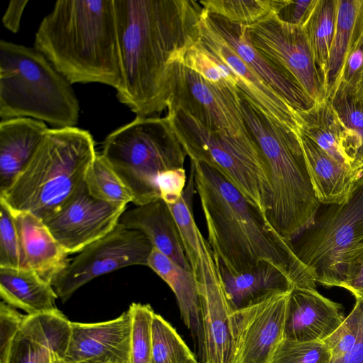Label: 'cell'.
Wrapping results in <instances>:
<instances>
[{"label":"cell","mask_w":363,"mask_h":363,"mask_svg":"<svg viewBox=\"0 0 363 363\" xmlns=\"http://www.w3.org/2000/svg\"><path fill=\"white\" fill-rule=\"evenodd\" d=\"M122 79L116 96L136 116L167 108L177 65L199 38L194 0H114Z\"/></svg>","instance_id":"1"},{"label":"cell","mask_w":363,"mask_h":363,"mask_svg":"<svg viewBox=\"0 0 363 363\" xmlns=\"http://www.w3.org/2000/svg\"><path fill=\"white\" fill-rule=\"evenodd\" d=\"M191 165L208 241L220 268L238 274L267 262L289 272L294 287H316L313 274L298 258L292 242L264 213L216 169L199 162Z\"/></svg>","instance_id":"2"},{"label":"cell","mask_w":363,"mask_h":363,"mask_svg":"<svg viewBox=\"0 0 363 363\" xmlns=\"http://www.w3.org/2000/svg\"><path fill=\"white\" fill-rule=\"evenodd\" d=\"M34 48L70 84L122 79L114 0H59L42 20Z\"/></svg>","instance_id":"3"},{"label":"cell","mask_w":363,"mask_h":363,"mask_svg":"<svg viewBox=\"0 0 363 363\" xmlns=\"http://www.w3.org/2000/svg\"><path fill=\"white\" fill-rule=\"evenodd\" d=\"M238 101L247 130L267 167L272 190L267 218L285 240L293 242L313 224L320 206L299 136L266 116L240 91Z\"/></svg>","instance_id":"4"},{"label":"cell","mask_w":363,"mask_h":363,"mask_svg":"<svg viewBox=\"0 0 363 363\" xmlns=\"http://www.w3.org/2000/svg\"><path fill=\"white\" fill-rule=\"evenodd\" d=\"M97 153L91 135L77 127L49 128L30 161L0 193L13 211L44 220L57 211L84 182Z\"/></svg>","instance_id":"5"},{"label":"cell","mask_w":363,"mask_h":363,"mask_svg":"<svg viewBox=\"0 0 363 363\" xmlns=\"http://www.w3.org/2000/svg\"><path fill=\"white\" fill-rule=\"evenodd\" d=\"M71 84L35 48L0 41V117L75 127L79 104Z\"/></svg>","instance_id":"6"},{"label":"cell","mask_w":363,"mask_h":363,"mask_svg":"<svg viewBox=\"0 0 363 363\" xmlns=\"http://www.w3.org/2000/svg\"><path fill=\"white\" fill-rule=\"evenodd\" d=\"M135 206L161 199V173L184 168L186 154L167 116H136L106 136L101 154Z\"/></svg>","instance_id":"7"},{"label":"cell","mask_w":363,"mask_h":363,"mask_svg":"<svg viewBox=\"0 0 363 363\" xmlns=\"http://www.w3.org/2000/svg\"><path fill=\"white\" fill-rule=\"evenodd\" d=\"M166 116L191 161L218 171L267 216L271 186L262 152L249 131L210 130L182 110L167 112Z\"/></svg>","instance_id":"8"},{"label":"cell","mask_w":363,"mask_h":363,"mask_svg":"<svg viewBox=\"0 0 363 363\" xmlns=\"http://www.w3.org/2000/svg\"><path fill=\"white\" fill-rule=\"evenodd\" d=\"M324 206L292 244L317 283L340 287L350 258L363 247V182L343 203Z\"/></svg>","instance_id":"9"},{"label":"cell","mask_w":363,"mask_h":363,"mask_svg":"<svg viewBox=\"0 0 363 363\" xmlns=\"http://www.w3.org/2000/svg\"><path fill=\"white\" fill-rule=\"evenodd\" d=\"M247 29L252 44L270 65L298 82L315 103L326 99L325 84L303 27L288 24L272 13Z\"/></svg>","instance_id":"10"},{"label":"cell","mask_w":363,"mask_h":363,"mask_svg":"<svg viewBox=\"0 0 363 363\" xmlns=\"http://www.w3.org/2000/svg\"><path fill=\"white\" fill-rule=\"evenodd\" d=\"M153 245L140 231L121 223L69 262L53 288L62 302L92 279L123 267L147 264Z\"/></svg>","instance_id":"11"},{"label":"cell","mask_w":363,"mask_h":363,"mask_svg":"<svg viewBox=\"0 0 363 363\" xmlns=\"http://www.w3.org/2000/svg\"><path fill=\"white\" fill-rule=\"evenodd\" d=\"M291 291L272 293L232 312L230 363L271 362L284 339Z\"/></svg>","instance_id":"12"},{"label":"cell","mask_w":363,"mask_h":363,"mask_svg":"<svg viewBox=\"0 0 363 363\" xmlns=\"http://www.w3.org/2000/svg\"><path fill=\"white\" fill-rule=\"evenodd\" d=\"M228 89L216 87L179 62L175 69L167 112L182 110L213 131L248 132L238 97Z\"/></svg>","instance_id":"13"},{"label":"cell","mask_w":363,"mask_h":363,"mask_svg":"<svg viewBox=\"0 0 363 363\" xmlns=\"http://www.w3.org/2000/svg\"><path fill=\"white\" fill-rule=\"evenodd\" d=\"M126 206L96 199L84 181L60 208L43 222L69 255L80 252L111 231Z\"/></svg>","instance_id":"14"},{"label":"cell","mask_w":363,"mask_h":363,"mask_svg":"<svg viewBox=\"0 0 363 363\" xmlns=\"http://www.w3.org/2000/svg\"><path fill=\"white\" fill-rule=\"evenodd\" d=\"M199 40L228 67L239 91L252 105L276 123L300 136L301 121L298 113L245 64L203 15Z\"/></svg>","instance_id":"15"},{"label":"cell","mask_w":363,"mask_h":363,"mask_svg":"<svg viewBox=\"0 0 363 363\" xmlns=\"http://www.w3.org/2000/svg\"><path fill=\"white\" fill-rule=\"evenodd\" d=\"M203 16L245 64L297 112L306 111L315 105V102L298 82L270 65L256 50L250 41L247 26L231 22L204 10Z\"/></svg>","instance_id":"16"},{"label":"cell","mask_w":363,"mask_h":363,"mask_svg":"<svg viewBox=\"0 0 363 363\" xmlns=\"http://www.w3.org/2000/svg\"><path fill=\"white\" fill-rule=\"evenodd\" d=\"M72 329L65 357L67 363H130V317L128 311L107 321L72 322Z\"/></svg>","instance_id":"17"},{"label":"cell","mask_w":363,"mask_h":363,"mask_svg":"<svg viewBox=\"0 0 363 363\" xmlns=\"http://www.w3.org/2000/svg\"><path fill=\"white\" fill-rule=\"evenodd\" d=\"M341 308L316 288L294 287L288 302L284 339L323 341L345 320Z\"/></svg>","instance_id":"18"},{"label":"cell","mask_w":363,"mask_h":363,"mask_svg":"<svg viewBox=\"0 0 363 363\" xmlns=\"http://www.w3.org/2000/svg\"><path fill=\"white\" fill-rule=\"evenodd\" d=\"M11 211L18 238L20 268L36 272L53 286L70 262L69 255L43 220L28 212Z\"/></svg>","instance_id":"19"},{"label":"cell","mask_w":363,"mask_h":363,"mask_svg":"<svg viewBox=\"0 0 363 363\" xmlns=\"http://www.w3.org/2000/svg\"><path fill=\"white\" fill-rule=\"evenodd\" d=\"M298 113L301 121V133L335 160L354 168L361 140L357 133L345 125L329 99Z\"/></svg>","instance_id":"20"},{"label":"cell","mask_w":363,"mask_h":363,"mask_svg":"<svg viewBox=\"0 0 363 363\" xmlns=\"http://www.w3.org/2000/svg\"><path fill=\"white\" fill-rule=\"evenodd\" d=\"M49 128L30 118L0 123V193L6 190L26 167L43 143Z\"/></svg>","instance_id":"21"},{"label":"cell","mask_w":363,"mask_h":363,"mask_svg":"<svg viewBox=\"0 0 363 363\" xmlns=\"http://www.w3.org/2000/svg\"><path fill=\"white\" fill-rule=\"evenodd\" d=\"M315 196L323 205L339 204L351 195L357 171L335 160L306 135L299 136Z\"/></svg>","instance_id":"22"},{"label":"cell","mask_w":363,"mask_h":363,"mask_svg":"<svg viewBox=\"0 0 363 363\" xmlns=\"http://www.w3.org/2000/svg\"><path fill=\"white\" fill-rule=\"evenodd\" d=\"M119 223L126 228L142 232L153 247L191 270L174 217L162 199L125 211Z\"/></svg>","instance_id":"23"},{"label":"cell","mask_w":363,"mask_h":363,"mask_svg":"<svg viewBox=\"0 0 363 363\" xmlns=\"http://www.w3.org/2000/svg\"><path fill=\"white\" fill-rule=\"evenodd\" d=\"M220 269L233 311L272 293L291 291L294 287V279L289 272L267 262L238 274H230L220 267Z\"/></svg>","instance_id":"24"},{"label":"cell","mask_w":363,"mask_h":363,"mask_svg":"<svg viewBox=\"0 0 363 363\" xmlns=\"http://www.w3.org/2000/svg\"><path fill=\"white\" fill-rule=\"evenodd\" d=\"M147 266L171 288L176 296L184 324L196 334L201 347L199 294L197 283L191 271L179 266L155 247L152 250Z\"/></svg>","instance_id":"25"},{"label":"cell","mask_w":363,"mask_h":363,"mask_svg":"<svg viewBox=\"0 0 363 363\" xmlns=\"http://www.w3.org/2000/svg\"><path fill=\"white\" fill-rule=\"evenodd\" d=\"M0 295L8 305L32 315L56 308L52 286L36 272L0 267Z\"/></svg>","instance_id":"26"},{"label":"cell","mask_w":363,"mask_h":363,"mask_svg":"<svg viewBox=\"0 0 363 363\" xmlns=\"http://www.w3.org/2000/svg\"><path fill=\"white\" fill-rule=\"evenodd\" d=\"M363 35V0H337L335 35L325 81L326 99L337 88L345 58Z\"/></svg>","instance_id":"27"},{"label":"cell","mask_w":363,"mask_h":363,"mask_svg":"<svg viewBox=\"0 0 363 363\" xmlns=\"http://www.w3.org/2000/svg\"><path fill=\"white\" fill-rule=\"evenodd\" d=\"M72 322L57 308L25 315L20 333L65 359L72 336Z\"/></svg>","instance_id":"28"},{"label":"cell","mask_w":363,"mask_h":363,"mask_svg":"<svg viewBox=\"0 0 363 363\" xmlns=\"http://www.w3.org/2000/svg\"><path fill=\"white\" fill-rule=\"evenodd\" d=\"M337 14V0H317L313 10L303 26L325 88Z\"/></svg>","instance_id":"29"},{"label":"cell","mask_w":363,"mask_h":363,"mask_svg":"<svg viewBox=\"0 0 363 363\" xmlns=\"http://www.w3.org/2000/svg\"><path fill=\"white\" fill-rule=\"evenodd\" d=\"M203 10L227 20L249 26L277 13L285 0H200Z\"/></svg>","instance_id":"30"},{"label":"cell","mask_w":363,"mask_h":363,"mask_svg":"<svg viewBox=\"0 0 363 363\" xmlns=\"http://www.w3.org/2000/svg\"><path fill=\"white\" fill-rule=\"evenodd\" d=\"M84 182L91 195L99 200L125 205L133 202L129 189L101 155H96L89 167Z\"/></svg>","instance_id":"31"},{"label":"cell","mask_w":363,"mask_h":363,"mask_svg":"<svg viewBox=\"0 0 363 363\" xmlns=\"http://www.w3.org/2000/svg\"><path fill=\"white\" fill-rule=\"evenodd\" d=\"M151 363H199L176 330L156 313L152 324Z\"/></svg>","instance_id":"32"},{"label":"cell","mask_w":363,"mask_h":363,"mask_svg":"<svg viewBox=\"0 0 363 363\" xmlns=\"http://www.w3.org/2000/svg\"><path fill=\"white\" fill-rule=\"evenodd\" d=\"M182 63L200 74L211 84L220 89H228L235 94L239 92L228 67L216 57L199 40L186 49Z\"/></svg>","instance_id":"33"},{"label":"cell","mask_w":363,"mask_h":363,"mask_svg":"<svg viewBox=\"0 0 363 363\" xmlns=\"http://www.w3.org/2000/svg\"><path fill=\"white\" fill-rule=\"evenodd\" d=\"M130 317V363H151L152 324L155 312L148 304L133 303Z\"/></svg>","instance_id":"34"},{"label":"cell","mask_w":363,"mask_h":363,"mask_svg":"<svg viewBox=\"0 0 363 363\" xmlns=\"http://www.w3.org/2000/svg\"><path fill=\"white\" fill-rule=\"evenodd\" d=\"M329 99L345 125L357 133L361 140L357 163L363 160V94H359L357 89L340 82Z\"/></svg>","instance_id":"35"},{"label":"cell","mask_w":363,"mask_h":363,"mask_svg":"<svg viewBox=\"0 0 363 363\" xmlns=\"http://www.w3.org/2000/svg\"><path fill=\"white\" fill-rule=\"evenodd\" d=\"M331 354L323 341L284 339L270 363H330Z\"/></svg>","instance_id":"36"},{"label":"cell","mask_w":363,"mask_h":363,"mask_svg":"<svg viewBox=\"0 0 363 363\" xmlns=\"http://www.w3.org/2000/svg\"><path fill=\"white\" fill-rule=\"evenodd\" d=\"M361 307L356 300L353 309L339 328L323 340L331 354V362L345 358L352 350L359 333Z\"/></svg>","instance_id":"37"},{"label":"cell","mask_w":363,"mask_h":363,"mask_svg":"<svg viewBox=\"0 0 363 363\" xmlns=\"http://www.w3.org/2000/svg\"><path fill=\"white\" fill-rule=\"evenodd\" d=\"M0 267L20 268L18 238L12 213L0 200Z\"/></svg>","instance_id":"38"},{"label":"cell","mask_w":363,"mask_h":363,"mask_svg":"<svg viewBox=\"0 0 363 363\" xmlns=\"http://www.w3.org/2000/svg\"><path fill=\"white\" fill-rule=\"evenodd\" d=\"M53 357L48 348L19 333L15 337L6 363H50Z\"/></svg>","instance_id":"39"},{"label":"cell","mask_w":363,"mask_h":363,"mask_svg":"<svg viewBox=\"0 0 363 363\" xmlns=\"http://www.w3.org/2000/svg\"><path fill=\"white\" fill-rule=\"evenodd\" d=\"M25 315L1 301L0 305V363H6L12 342L19 333Z\"/></svg>","instance_id":"40"},{"label":"cell","mask_w":363,"mask_h":363,"mask_svg":"<svg viewBox=\"0 0 363 363\" xmlns=\"http://www.w3.org/2000/svg\"><path fill=\"white\" fill-rule=\"evenodd\" d=\"M157 184L161 199L167 204L175 203L182 196L186 186L185 169H170L161 173Z\"/></svg>","instance_id":"41"},{"label":"cell","mask_w":363,"mask_h":363,"mask_svg":"<svg viewBox=\"0 0 363 363\" xmlns=\"http://www.w3.org/2000/svg\"><path fill=\"white\" fill-rule=\"evenodd\" d=\"M340 287L349 291L355 300L363 301V247L350 258Z\"/></svg>","instance_id":"42"},{"label":"cell","mask_w":363,"mask_h":363,"mask_svg":"<svg viewBox=\"0 0 363 363\" xmlns=\"http://www.w3.org/2000/svg\"><path fill=\"white\" fill-rule=\"evenodd\" d=\"M363 77V35L348 52L342 68L341 80L358 89Z\"/></svg>","instance_id":"43"},{"label":"cell","mask_w":363,"mask_h":363,"mask_svg":"<svg viewBox=\"0 0 363 363\" xmlns=\"http://www.w3.org/2000/svg\"><path fill=\"white\" fill-rule=\"evenodd\" d=\"M316 2L317 0H285L277 15L281 21L288 24L303 27Z\"/></svg>","instance_id":"44"},{"label":"cell","mask_w":363,"mask_h":363,"mask_svg":"<svg viewBox=\"0 0 363 363\" xmlns=\"http://www.w3.org/2000/svg\"><path fill=\"white\" fill-rule=\"evenodd\" d=\"M28 0H11L3 16L2 23L9 30L16 33L19 30L21 16Z\"/></svg>","instance_id":"45"},{"label":"cell","mask_w":363,"mask_h":363,"mask_svg":"<svg viewBox=\"0 0 363 363\" xmlns=\"http://www.w3.org/2000/svg\"><path fill=\"white\" fill-rule=\"evenodd\" d=\"M359 302L361 315L356 342L351 352L345 358L338 362L331 363H363V301H359Z\"/></svg>","instance_id":"46"},{"label":"cell","mask_w":363,"mask_h":363,"mask_svg":"<svg viewBox=\"0 0 363 363\" xmlns=\"http://www.w3.org/2000/svg\"><path fill=\"white\" fill-rule=\"evenodd\" d=\"M359 174V182H363V160L359 161L354 166Z\"/></svg>","instance_id":"47"},{"label":"cell","mask_w":363,"mask_h":363,"mask_svg":"<svg viewBox=\"0 0 363 363\" xmlns=\"http://www.w3.org/2000/svg\"><path fill=\"white\" fill-rule=\"evenodd\" d=\"M50 363H67L65 359L60 358L53 354V357Z\"/></svg>","instance_id":"48"},{"label":"cell","mask_w":363,"mask_h":363,"mask_svg":"<svg viewBox=\"0 0 363 363\" xmlns=\"http://www.w3.org/2000/svg\"><path fill=\"white\" fill-rule=\"evenodd\" d=\"M358 93L360 94H363V77L362 78V80L358 86L357 89Z\"/></svg>","instance_id":"49"},{"label":"cell","mask_w":363,"mask_h":363,"mask_svg":"<svg viewBox=\"0 0 363 363\" xmlns=\"http://www.w3.org/2000/svg\"><path fill=\"white\" fill-rule=\"evenodd\" d=\"M78 363H105V362H97V361H84V362H78Z\"/></svg>","instance_id":"50"}]
</instances>
